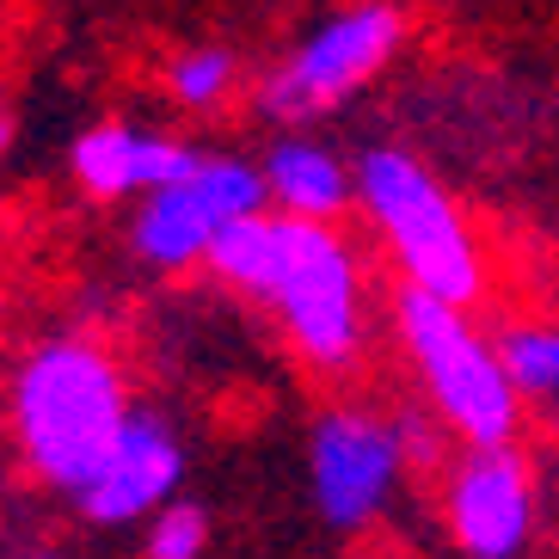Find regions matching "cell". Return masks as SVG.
<instances>
[{"label": "cell", "instance_id": "30bf717a", "mask_svg": "<svg viewBox=\"0 0 559 559\" xmlns=\"http://www.w3.org/2000/svg\"><path fill=\"white\" fill-rule=\"evenodd\" d=\"M203 166L198 148L166 142V135H142L130 123H99L74 142V179L93 198H130V191H166V185L191 179Z\"/></svg>", "mask_w": 559, "mask_h": 559}, {"label": "cell", "instance_id": "8fae6325", "mask_svg": "<svg viewBox=\"0 0 559 559\" xmlns=\"http://www.w3.org/2000/svg\"><path fill=\"white\" fill-rule=\"evenodd\" d=\"M259 173H264V191L283 203V215H296V222H326L332 228V215H345L350 198H357V179L345 173V160L332 148H320V142H308V135L271 142Z\"/></svg>", "mask_w": 559, "mask_h": 559}, {"label": "cell", "instance_id": "9c48e42d", "mask_svg": "<svg viewBox=\"0 0 559 559\" xmlns=\"http://www.w3.org/2000/svg\"><path fill=\"white\" fill-rule=\"evenodd\" d=\"M179 474H185V449H179V437L166 430V418L130 412V425L117 437L105 474L81 492V510L93 523H135V516H148L154 504L166 510V498L179 492Z\"/></svg>", "mask_w": 559, "mask_h": 559}, {"label": "cell", "instance_id": "9a60e30c", "mask_svg": "<svg viewBox=\"0 0 559 559\" xmlns=\"http://www.w3.org/2000/svg\"><path fill=\"white\" fill-rule=\"evenodd\" d=\"M210 547V510L203 504H166L154 516L148 542H142V559H203Z\"/></svg>", "mask_w": 559, "mask_h": 559}, {"label": "cell", "instance_id": "2e32d148", "mask_svg": "<svg viewBox=\"0 0 559 559\" xmlns=\"http://www.w3.org/2000/svg\"><path fill=\"white\" fill-rule=\"evenodd\" d=\"M13 559H56L50 547H32V554H13Z\"/></svg>", "mask_w": 559, "mask_h": 559}, {"label": "cell", "instance_id": "52a82bcc", "mask_svg": "<svg viewBox=\"0 0 559 559\" xmlns=\"http://www.w3.org/2000/svg\"><path fill=\"white\" fill-rule=\"evenodd\" d=\"M313 498H320V516H326L338 535L376 523V510L388 504L400 467H406V449H400V430L388 418L362 406H332L320 425H313Z\"/></svg>", "mask_w": 559, "mask_h": 559}, {"label": "cell", "instance_id": "ba28073f", "mask_svg": "<svg viewBox=\"0 0 559 559\" xmlns=\"http://www.w3.org/2000/svg\"><path fill=\"white\" fill-rule=\"evenodd\" d=\"M449 535L467 559H523L535 535V479L510 449H467L449 474Z\"/></svg>", "mask_w": 559, "mask_h": 559}, {"label": "cell", "instance_id": "e0dca14e", "mask_svg": "<svg viewBox=\"0 0 559 559\" xmlns=\"http://www.w3.org/2000/svg\"><path fill=\"white\" fill-rule=\"evenodd\" d=\"M554 418H559V412H554Z\"/></svg>", "mask_w": 559, "mask_h": 559}, {"label": "cell", "instance_id": "6da1fadb", "mask_svg": "<svg viewBox=\"0 0 559 559\" xmlns=\"http://www.w3.org/2000/svg\"><path fill=\"white\" fill-rule=\"evenodd\" d=\"M13 425L37 474L81 498L105 474L117 437L130 425V400H123V381L105 350L81 345V338H56L19 376Z\"/></svg>", "mask_w": 559, "mask_h": 559}, {"label": "cell", "instance_id": "277c9868", "mask_svg": "<svg viewBox=\"0 0 559 559\" xmlns=\"http://www.w3.org/2000/svg\"><path fill=\"white\" fill-rule=\"evenodd\" d=\"M264 301L277 308L289 345L313 369H350L362 350V289H357V259L326 222H296L277 215V259Z\"/></svg>", "mask_w": 559, "mask_h": 559}, {"label": "cell", "instance_id": "3957f363", "mask_svg": "<svg viewBox=\"0 0 559 559\" xmlns=\"http://www.w3.org/2000/svg\"><path fill=\"white\" fill-rule=\"evenodd\" d=\"M394 326H400V345H406L418 381H425L437 425L455 430L467 449H510L516 443L523 400H516L504 362H498V345L479 338L467 313L418 296V289H400Z\"/></svg>", "mask_w": 559, "mask_h": 559}, {"label": "cell", "instance_id": "7a4b0ae2", "mask_svg": "<svg viewBox=\"0 0 559 559\" xmlns=\"http://www.w3.org/2000/svg\"><path fill=\"white\" fill-rule=\"evenodd\" d=\"M357 198L369 222L381 228L394 264L406 271V289L443 301V308H474L486 289V259L467 228V215L455 210L437 173L406 148H362L357 160Z\"/></svg>", "mask_w": 559, "mask_h": 559}, {"label": "cell", "instance_id": "5b68a950", "mask_svg": "<svg viewBox=\"0 0 559 559\" xmlns=\"http://www.w3.org/2000/svg\"><path fill=\"white\" fill-rule=\"evenodd\" d=\"M400 37H406V19H400L394 0H357L345 13H332L326 25L259 86L264 117H277V123L326 117L332 105H345L357 86L376 81L381 68H388V56L400 50Z\"/></svg>", "mask_w": 559, "mask_h": 559}, {"label": "cell", "instance_id": "8992f818", "mask_svg": "<svg viewBox=\"0 0 559 559\" xmlns=\"http://www.w3.org/2000/svg\"><path fill=\"white\" fill-rule=\"evenodd\" d=\"M264 173L228 154H203L191 179L166 185L142 203L135 215V252L154 271H185V264L210 259V240L240 215H264Z\"/></svg>", "mask_w": 559, "mask_h": 559}, {"label": "cell", "instance_id": "7c38bea8", "mask_svg": "<svg viewBox=\"0 0 559 559\" xmlns=\"http://www.w3.org/2000/svg\"><path fill=\"white\" fill-rule=\"evenodd\" d=\"M271 259H277V215H240L228 228L210 240V271L234 289H247V296H264V283H271Z\"/></svg>", "mask_w": 559, "mask_h": 559}, {"label": "cell", "instance_id": "4fadbf2b", "mask_svg": "<svg viewBox=\"0 0 559 559\" xmlns=\"http://www.w3.org/2000/svg\"><path fill=\"white\" fill-rule=\"evenodd\" d=\"M498 362H504L516 400L559 406V326H510V332H498Z\"/></svg>", "mask_w": 559, "mask_h": 559}, {"label": "cell", "instance_id": "5bb4252c", "mask_svg": "<svg viewBox=\"0 0 559 559\" xmlns=\"http://www.w3.org/2000/svg\"><path fill=\"white\" fill-rule=\"evenodd\" d=\"M173 99L191 105V111H210V105L228 99L234 86V56L228 50H185L179 62H173Z\"/></svg>", "mask_w": 559, "mask_h": 559}, {"label": "cell", "instance_id": "ac0fdd59", "mask_svg": "<svg viewBox=\"0 0 559 559\" xmlns=\"http://www.w3.org/2000/svg\"><path fill=\"white\" fill-rule=\"evenodd\" d=\"M0 135H7V130H0Z\"/></svg>", "mask_w": 559, "mask_h": 559}]
</instances>
